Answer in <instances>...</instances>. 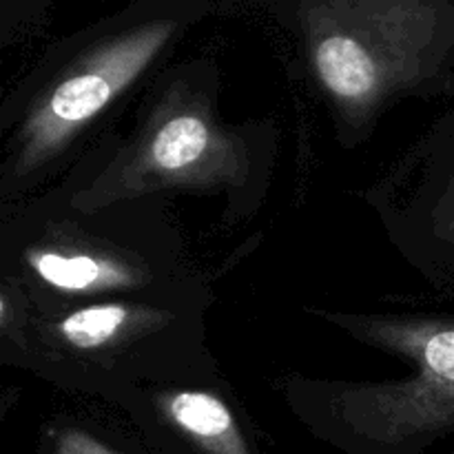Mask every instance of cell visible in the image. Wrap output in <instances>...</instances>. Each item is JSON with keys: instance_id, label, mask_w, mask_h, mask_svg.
<instances>
[{"instance_id": "277c9868", "label": "cell", "mask_w": 454, "mask_h": 454, "mask_svg": "<svg viewBox=\"0 0 454 454\" xmlns=\"http://www.w3.org/2000/svg\"><path fill=\"white\" fill-rule=\"evenodd\" d=\"M211 146V131L198 115H177L168 120L151 142V160L162 171H182L204 158Z\"/></svg>"}, {"instance_id": "7a4b0ae2", "label": "cell", "mask_w": 454, "mask_h": 454, "mask_svg": "<svg viewBox=\"0 0 454 454\" xmlns=\"http://www.w3.org/2000/svg\"><path fill=\"white\" fill-rule=\"evenodd\" d=\"M173 22H153L106 44L78 74L62 80L27 127V160H40L67 140L82 122L105 109L142 74L167 43Z\"/></svg>"}, {"instance_id": "5b68a950", "label": "cell", "mask_w": 454, "mask_h": 454, "mask_svg": "<svg viewBox=\"0 0 454 454\" xmlns=\"http://www.w3.org/2000/svg\"><path fill=\"white\" fill-rule=\"evenodd\" d=\"M131 322V310L120 304H100L75 310L60 322V333L75 348H98L114 340Z\"/></svg>"}, {"instance_id": "6da1fadb", "label": "cell", "mask_w": 454, "mask_h": 454, "mask_svg": "<svg viewBox=\"0 0 454 454\" xmlns=\"http://www.w3.org/2000/svg\"><path fill=\"white\" fill-rule=\"evenodd\" d=\"M368 333L411 357L417 375L350 395L359 433L384 446H406L454 428V322H375Z\"/></svg>"}, {"instance_id": "8992f818", "label": "cell", "mask_w": 454, "mask_h": 454, "mask_svg": "<svg viewBox=\"0 0 454 454\" xmlns=\"http://www.w3.org/2000/svg\"><path fill=\"white\" fill-rule=\"evenodd\" d=\"M47 454H122L109 443L100 442L93 434L84 433L80 428H62L56 433Z\"/></svg>"}, {"instance_id": "3957f363", "label": "cell", "mask_w": 454, "mask_h": 454, "mask_svg": "<svg viewBox=\"0 0 454 454\" xmlns=\"http://www.w3.org/2000/svg\"><path fill=\"white\" fill-rule=\"evenodd\" d=\"M35 273L60 291H93L105 286H127L133 275L109 260L93 255H60V253H35L31 257Z\"/></svg>"}]
</instances>
